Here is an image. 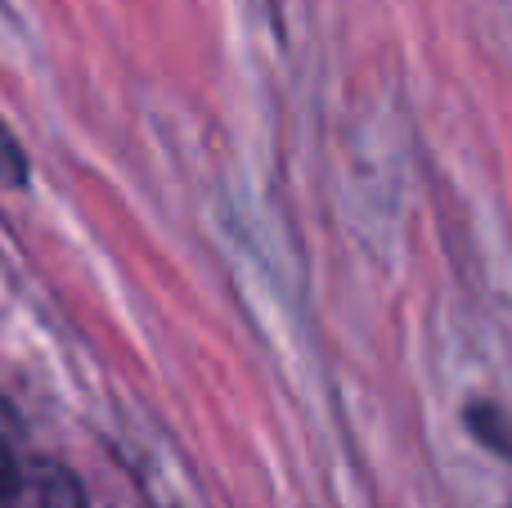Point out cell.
Wrapping results in <instances>:
<instances>
[{
    "instance_id": "obj_2",
    "label": "cell",
    "mask_w": 512,
    "mask_h": 508,
    "mask_svg": "<svg viewBox=\"0 0 512 508\" xmlns=\"http://www.w3.org/2000/svg\"><path fill=\"white\" fill-rule=\"evenodd\" d=\"M18 464H23V428H18V414L0 401V482H5Z\"/></svg>"
},
{
    "instance_id": "obj_1",
    "label": "cell",
    "mask_w": 512,
    "mask_h": 508,
    "mask_svg": "<svg viewBox=\"0 0 512 508\" xmlns=\"http://www.w3.org/2000/svg\"><path fill=\"white\" fill-rule=\"evenodd\" d=\"M0 508H86L81 482L54 459H23L0 482Z\"/></svg>"
}]
</instances>
